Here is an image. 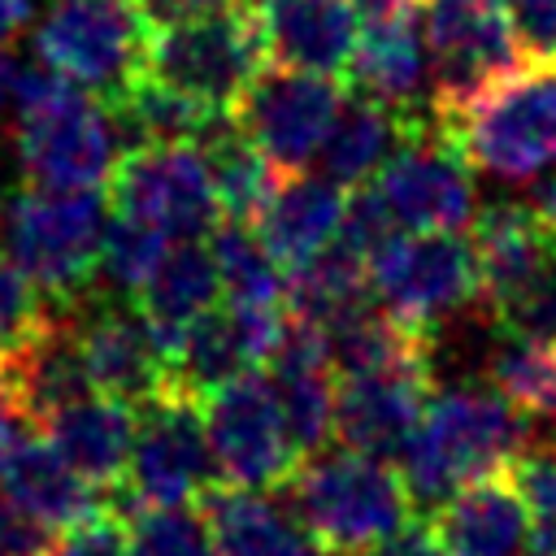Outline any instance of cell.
Returning a JSON list of instances; mask_svg holds the SVG:
<instances>
[{"label": "cell", "instance_id": "obj_1", "mask_svg": "<svg viewBox=\"0 0 556 556\" xmlns=\"http://www.w3.org/2000/svg\"><path fill=\"white\" fill-rule=\"evenodd\" d=\"M530 426L517 404H508L495 387H456L426 400L413 434L395 452L404 491L417 508L434 513L465 482L508 469L526 452Z\"/></svg>", "mask_w": 556, "mask_h": 556}, {"label": "cell", "instance_id": "obj_2", "mask_svg": "<svg viewBox=\"0 0 556 556\" xmlns=\"http://www.w3.org/2000/svg\"><path fill=\"white\" fill-rule=\"evenodd\" d=\"M287 486L304 534L321 552L365 556L413 517L400 469L352 447L313 452V460L304 456Z\"/></svg>", "mask_w": 556, "mask_h": 556}, {"label": "cell", "instance_id": "obj_3", "mask_svg": "<svg viewBox=\"0 0 556 556\" xmlns=\"http://www.w3.org/2000/svg\"><path fill=\"white\" fill-rule=\"evenodd\" d=\"M104 222L109 204L96 191L26 187L4 213V256L65 313L96 291Z\"/></svg>", "mask_w": 556, "mask_h": 556}, {"label": "cell", "instance_id": "obj_4", "mask_svg": "<svg viewBox=\"0 0 556 556\" xmlns=\"http://www.w3.org/2000/svg\"><path fill=\"white\" fill-rule=\"evenodd\" d=\"M269 65L252 4H230L200 22H182L148 35L143 74L182 91L213 117L230 122L243 91Z\"/></svg>", "mask_w": 556, "mask_h": 556}, {"label": "cell", "instance_id": "obj_5", "mask_svg": "<svg viewBox=\"0 0 556 556\" xmlns=\"http://www.w3.org/2000/svg\"><path fill=\"white\" fill-rule=\"evenodd\" d=\"M469 169L534 178L556 165V65L521 70L482 91L460 117L434 126Z\"/></svg>", "mask_w": 556, "mask_h": 556}, {"label": "cell", "instance_id": "obj_6", "mask_svg": "<svg viewBox=\"0 0 556 556\" xmlns=\"http://www.w3.org/2000/svg\"><path fill=\"white\" fill-rule=\"evenodd\" d=\"M421 39L430 52V122L447 126L482 91L530 70L495 0H421Z\"/></svg>", "mask_w": 556, "mask_h": 556}, {"label": "cell", "instance_id": "obj_7", "mask_svg": "<svg viewBox=\"0 0 556 556\" xmlns=\"http://www.w3.org/2000/svg\"><path fill=\"white\" fill-rule=\"evenodd\" d=\"M369 295L387 317L434 334L478 300V261L465 230H400L369 256Z\"/></svg>", "mask_w": 556, "mask_h": 556}, {"label": "cell", "instance_id": "obj_8", "mask_svg": "<svg viewBox=\"0 0 556 556\" xmlns=\"http://www.w3.org/2000/svg\"><path fill=\"white\" fill-rule=\"evenodd\" d=\"M148 35L130 0H52L35 26V52L109 104L143 74Z\"/></svg>", "mask_w": 556, "mask_h": 556}, {"label": "cell", "instance_id": "obj_9", "mask_svg": "<svg viewBox=\"0 0 556 556\" xmlns=\"http://www.w3.org/2000/svg\"><path fill=\"white\" fill-rule=\"evenodd\" d=\"M217 478L243 491H282L300 469V447L287 434L278 395L265 369H248L200 400Z\"/></svg>", "mask_w": 556, "mask_h": 556}, {"label": "cell", "instance_id": "obj_10", "mask_svg": "<svg viewBox=\"0 0 556 556\" xmlns=\"http://www.w3.org/2000/svg\"><path fill=\"white\" fill-rule=\"evenodd\" d=\"M113 213L135 217L165 239H204L222 222L208 156L200 143H135L109 174Z\"/></svg>", "mask_w": 556, "mask_h": 556}, {"label": "cell", "instance_id": "obj_11", "mask_svg": "<svg viewBox=\"0 0 556 556\" xmlns=\"http://www.w3.org/2000/svg\"><path fill=\"white\" fill-rule=\"evenodd\" d=\"M343 100H348L343 78L269 61L256 74V83L243 91L230 122L269 156L278 174H304V165H313V156L321 152Z\"/></svg>", "mask_w": 556, "mask_h": 556}, {"label": "cell", "instance_id": "obj_12", "mask_svg": "<svg viewBox=\"0 0 556 556\" xmlns=\"http://www.w3.org/2000/svg\"><path fill=\"white\" fill-rule=\"evenodd\" d=\"M217 478L200 400L182 391H161L135 408V447L126 465V500L130 504H191Z\"/></svg>", "mask_w": 556, "mask_h": 556}, {"label": "cell", "instance_id": "obj_13", "mask_svg": "<svg viewBox=\"0 0 556 556\" xmlns=\"http://www.w3.org/2000/svg\"><path fill=\"white\" fill-rule=\"evenodd\" d=\"M17 165L30 187L96 191L117 165V122L87 87L17 117Z\"/></svg>", "mask_w": 556, "mask_h": 556}, {"label": "cell", "instance_id": "obj_14", "mask_svg": "<svg viewBox=\"0 0 556 556\" xmlns=\"http://www.w3.org/2000/svg\"><path fill=\"white\" fill-rule=\"evenodd\" d=\"M395 230H469L478 217V187L460 152L434 130H413L365 182Z\"/></svg>", "mask_w": 556, "mask_h": 556}, {"label": "cell", "instance_id": "obj_15", "mask_svg": "<svg viewBox=\"0 0 556 556\" xmlns=\"http://www.w3.org/2000/svg\"><path fill=\"white\" fill-rule=\"evenodd\" d=\"M87 382L96 395L122 400V404H148L169 382V361L148 326V317L135 304L87 295L74 308H65Z\"/></svg>", "mask_w": 556, "mask_h": 556}, {"label": "cell", "instance_id": "obj_16", "mask_svg": "<svg viewBox=\"0 0 556 556\" xmlns=\"http://www.w3.org/2000/svg\"><path fill=\"white\" fill-rule=\"evenodd\" d=\"M430 400V365H395L334 378V439L352 452L395 460Z\"/></svg>", "mask_w": 556, "mask_h": 556}, {"label": "cell", "instance_id": "obj_17", "mask_svg": "<svg viewBox=\"0 0 556 556\" xmlns=\"http://www.w3.org/2000/svg\"><path fill=\"white\" fill-rule=\"evenodd\" d=\"M274 65L348 78L356 48V9L348 0H252Z\"/></svg>", "mask_w": 556, "mask_h": 556}, {"label": "cell", "instance_id": "obj_18", "mask_svg": "<svg viewBox=\"0 0 556 556\" xmlns=\"http://www.w3.org/2000/svg\"><path fill=\"white\" fill-rule=\"evenodd\" d=\"M0 491L9 500H17L35 521H43L48 530H65L83 517H91L96 508L109 504V495H100L96 482H87L56 447L52 439L39 430H17L4 447H0Z\"/></svg>", "mask_w": 556, "mask_h": 556}, {"label": "cell", "instance_id": "obj_19", "mask_svg": "<svg viewBox=\"0 0 556 556\" xmlns=\"http://www.w3.org/2000/svg\"><path fill=\"white\" fill-rule=\"evenodd\" d=\"M469 243L478 261V300L491 313L508 308L556 265V243L526 204H491L478 213Z\"/></svg>", "mask_w": 556, "mask_h": 556}, {"label": "cell", "instance_id": "obj_20", "mask_svg": "<svg viewBox=\"0 0 556 556\" xmlns=\"http://www.w3.org/2000/svg\"><path fill=\"white\" fill-rule=\"evenodd\" d=\"M426 74H430V61H426V39H421V4L395 17L365 22L352 48V65H348L352 91L404 117H421L417 104L426 100Z\"/></svg>", "mask_w": 556, "mask_h": 556}, {"label": "cell", "instance_id": "obj_21", "mask_svg": "<svg viewBox=\"0 0 556 556\" xmlns=\"http://www.w3.org/2000/svg\"><path fill=\"white\" fill-rule=\"evenodd\" d=\"M430 526L456 556H517L526 543V500L513 482V465L452 491Z\"/></svg>", "mask_w": 556, "mask_h": 556}, {"label": "cell", "instance_id": "obj_22", "mask_svg": "<svg viewBox=\"0 0 556 556\" xmlns=\"http://www.w3.org/2000/svg\"><path fill=\"white\" fill-rule=\"evenodd\" d=\"M348 213V195L343 187H334L330 178H308V174H287L274 195L265 200V208L256 213L252 230L256 239L269 248V256L282 269L304 265L308 256H317L343 226Z\"/></svg>", "mask_w": 556, "mask_h": 556}, {"label": "cell", "instance_id": "obj_23", "mask_svg": "<svg viewBox=\"0 0 556 556\" xmlns=\"http://www.w3.org/2000/svg\"><path fill=\"white\" fill-rule=\"evenodd\" d=\"M39 430L100 491H113L126 482V465H130V447H135V404L91 391L65 408H56Z\"/></svg>", "mask_w": 556, "mask_h": 556}, {"label": "cell", "instance_id": "obj_24", "mask_svg": "<svg viewBox=\"0 0 556 556\" xmlns=\"http://www.w3.org/2000/svg\"><path fill=\"white\" fill-rule=\"evenodd\" d=\"M222 295V278H217V261L200 239H174L165 248V256L156 261V269L148 274V282L135 291V308L148 317L165 361L174 356L182 330L208 313Z\"/></svg>", "mask_w": 556, "mask_h": 556}, {"label": "cell", "instance_id": "obj_25", "mask_svg": "<svg viewBox=\"0 0 556 556\" xmlns=\"http://www.w3.org/2000/svg\"><path fill=\"white\" fill-rule=\"evenodd\" d=\"M200 513L213 534V556H313V539L265 491L213 482L200 495Z\"/></svg>", "mask_w": 556, "mask_h": 556}, {"label": "cell", "instance_id": "obj_26", "mask_svg": "<svg viewBox=\"0 0 556 556\" xmlns=\"http://www.w3.org/2000/svg\"><path fill=\"white\" fill-rule=\"evenodd\" d=\"M421 126H426L421 117H404V113L356 91L352 100H343V109H339V117H334L321 152H317L321 178H330L343 191L365 187L378 174V165Z\"/></svg>", "mask_w": 556, "mask_h": 556}, {"label": "cell", "instance_id": "obj_27", "mask_svg": "<svg viewBox=\"0 0 556 556\" xmlns=\"http://www.w3.org/2000/svg\"><path fill=\"white\" fill-rule=\"evenodd\" d=\"M109 113L117 126L135 130V143H204L222 126V117H213L208 109L148 74L122 87L109 100Z\"/></svg>", "mask_w": 556, "mask_h": 556}, {"label": "cell", "instance_id": "obj_28", "mask_svg": "<svg viewBox=\"0 0 556 556\" xmlns=\"http://www.w3.org/2000/svg\"><path fill=\"white\" fill-rule=\"evenodd\" d=\"M204 156H208V174H213V191L222 204V217L230 222H256V213L265 208V200L274 195V187L287 178L269 165V156L235 126L222 122L208 139H204Z\"/></svg>", "mask_w": 556, "mask_h": 556}, {"label": "cell", "instance_id": "obj_29", "mask_svg": "<svg viewBox=\"0 0 556 556\" xmlns=\"http://www.w3.org/2000/svg\"><path fill=\"white\" fill-rule=\"evenodd\" d=\"M208 252L217 261V278L230 304H282L287 269L269 256V248L256 239L248 222L222 217L208 230Z\"/></svg>", "mask_w": 556, "mask_h": 556}, {"label": "cell", "instance_id": "obj_30", "mask_svg": "<svg viewBox=\"0 0 556 556\" xmlns=\"http://www.w3.org/2000/svg\"><path fill=\"white\" fill-rule=\"evenodd\" d=\"M486 378L526 417L552 413L556 408V339L504 330L500 348L491 352Z\"/></svg>", "mask_w": 556, "mask_h": 556}, {"label": "cell", "instance_id": "obj_31", "mask_svg": "<svg viewBox=\"0 0 556 556\" xmlns=\"http://www.w3.org/2000/svg\"><path fill=\"white\" fill-rule=\"evenodd\" d=\"M109 504L126 521V556H213L204 513H187V504H130L122 486L109 491Z\"/></svg>", "mask_w": 556, "mask_h": 556}, {"label": "cell", "instance_id": "obj_32", "mask_svg": "<svg viewBox=\"0 0 556 556\" xmlns=\"http://www.w3.org/2000/svg\"><path fill=\"white\" fill-rule=\"evenodd\" d=\"M174 239H165L161 230L135 222V217H122L113 213L104 222V239H100V261H96V282L113 287L117 295H135L148 274L156 269V261L165 256Z\"/></svg>", "mask_w": 556, "mask_h": 556}, {"label": "cell", "instance_id": "obj_33", "mask_svg": "<svg viewBox=\"0 0 556 556\" xmlns=\"http://www.w3.org/2000/svg\"><path fill=\"white\" fill-rule=\"evenodd\" d=\"M513 482L526 500V543L534 556H556V447L521 452L513 460Z\"/></svg>", "mask_w": 556, "mask_h": 556}, {"label": "cell", "instance_id": "obj_34", "mask_svg": "<svg viewBox=\"0 0 556 556\" xmlns=\"http://www.w3.org/2000/svg\"><path fill=\"white\" fill-rule=\"evenodd\" d=\"M48 321L52 313L43 308L39 287L9 256H0V365L13 361Z\"/></svg>", "mask_w": 556, "mask_h": 556}, {"label": "cell", "instance_id": "obj_35", "mask_svg": "<svg viewBox=\"0 0 556 556\" xmlns=\"http://www.w3.org/2000/svg\"><path fill=\"white\" fill-rule=\"evenodd\" d=\"M530 70L556 65V0H495Z\"/></svg>", "mask_w": 556, "mask_h": 556}, {"label": "cell", "instance_id": "obj_36", "mask_svg": "<svg viewBox=\"0 0 556 556\" xmlns=\"http://www.w3.org/2000/svg\"><path fill=\"white\" fill-rule=\"evenodd\" d=\"M43 556H126V521L113 504L52 534Z\"/></svg>", "mask_w": 556, "mask_h": 556}, {"label": "cell", "instance_id": "obj_37", "mask_svg": "<svg viewBox=\"0 0 556 556\" xmlns=\"http://www.w3.org/2000/svg\"><path fill=\"white\" fill-rule=\"evenodd\" d=\"M495 321H500L504 330H517V334L556 339V265H552L526 295H517L508 308H500Z\"/></svg>", "mask_w": 556, "mask_h": 556}, {"label": "cell", "instance_id": "obj_38", "mask_svg": "<svg viewBox=\"0 0 556 556\" xmlns=\"http://www.w3.org/2000/svg\"><path fill=\"white\" fill-rule=\"evenodd\" d=\"M56 530L35 521L17 500L0 491V556H43Z\"/></svg>", "mask_w": 556, "mask_h": 556}, {"label": "cell", "instance_id": "obj_39", "mask_svg": "<svg viewBox=\"0 0 556 556\" xmlns=\"http://www.w3.org/2000/svg\"><path fill=\"white\" fill-rule=\"evenodd\" d=\"M143 17L148 30H169V26H182V22H200L208 13H222L230 4H243V0H130Z\"/></svg>", "mask_w": 556, "mask_h": 556}, {"label": "cell", "instance_id": "obj_40", "mask_svg": "<svg viewBox=\"0 0 556 556\" xmlns=\"http://www.w3.org/2000/svg\"><path fill=\"white\" fill-rule=\"evenodd\" d=\"M374 556H456L439 534H434V526L426 521V526H400L391 539H382L378 547H374Z\"/></svg>", "mask_w": 556, "mask_h": 556}, {"label": "cell", "instance_id": "obj_41", "mask_svg": "<svg viewBox=\"0 0 556 556\" xmlns=\"http://www.w3.org/2000/svg\"><path fill=\"white\" fill-rule=\"evenodd\" d=\"M521 204L534 213V222H539V226L547 230V239L556 243V165L539 169V178H534V187L526 191Z\"/></svg>", "mask_w": 556, "mask_h": 556}, {"label": "cell", "instance_id": "obj_42", "mask_svg": "<svg viewBox=\"0 0 556 556\" xmlns=\"http://www.w3.org/2000/svg\"><path fill=\"white\" fill-rule=\"evenodd\" d=\"M35 0H0V43H9L26 22H30Z\"/></svg>", "mask_w": 556, "mask_h": 556}, {"label": "cell", "instance_id": "obj_43", "mask_svg": "<svg viewBox=\"0 0 556 556\" xmlns=\"http://www.w3.org/2000/svg\"><path fill=\"white\" fill-rule=\"evenodd\" d=\"M348 4L356 9V17L378 22V17H395V13H404V9H417L421 0H348Z\"/></svg>", "mask_w": 556, "mask_h": 556}, {"label": "cell", "instance_id": "obj_44", "mask_svg": "<svg viewBox=\"0 0 556 556\" xmlns=\"http://www.w3.org/2000/svg\"><path fill=\"white\" fill-rule=\"evenodd\" d=\"M17 430H26V421H22V413L13 408V400L0 391V447H4V443H9Z\"/></svg>", "mask_w": 556, "mask_h": 556}, {"label": "cell", "instance_id": "obj_45", "mask_svg": "<svg viewBox=\"0 0 556 556\" xmlns=\"http://www.w3.org/2000/svg\"><path fill=\"white\" fill-rule=\"evenodd\" d=\"M13 78H17V74H13V61H9L4 52H0V100H4L9 91H13Z\"/></svg>", "mask_w": 556, "mask_h": 556}, {"label": "cell", "instance_id": "obj_46", "mask_svg": "<svg viewBox=\"0 0 556 556\" xmlns=\"http://www.w3.org/2000/svg\"><path fill=\"white\" fill-rule=\"evenodd\" d=\"M543 417L552 421V447H556V408H552V413H543Z\"/></svg>", "mask_w": 556, "mask_h": 556}, {"label": "cell", "instance_id": "obj_47", "mask_svg": "<svg viewBox=\"0 0 556 556\" xmlns=\"http://www.w3.org/2000/svg\"><path fill=\"white\" fill-rule=\"evenodd\" d=\"M326 556H343V552H326Z\"/></svg>", "mask_w": 556, "mask_h": 556}, {"label": "cell", "instance_id": "obj_48", "mask_svg": "<svg viewBox=\"0 0 556 556\" xmlns=\"http://www.w3.org/2000/svg\"><path fill=\"white\" fill-rule=\"evenodd\" d=\"M0 208H4V195H0Z\"/></svg>", "mask_w": 556, "mask_h": 556}, {"label": "cell", "instance_id": "obj_49", "mask_svg": "<svg viewBox=\"0 0 556 556\" xmlns=\"http://www.w3.org/2000/svg\"><path fill=\"white\" fill-rule=\"evenodd\" d=\"M243 4H252V0H243Z\"/></svg>", "mask_w": 556, "mask_h": 556}]
</instances>
